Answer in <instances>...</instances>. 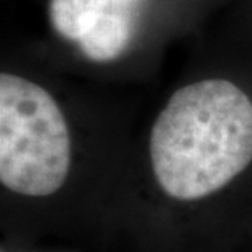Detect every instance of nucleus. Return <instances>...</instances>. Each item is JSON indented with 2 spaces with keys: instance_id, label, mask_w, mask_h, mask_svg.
Here are the masks:
<instances>
[{
  "instance_id": "obj_1",
  "label": "nucleus",
  "mask_w": 252,
  "mask_h": 252,
  "mask_svg": "<svg viewBox=\"0 0 252 252\" xmlns=\"http://www.w3.org/2000/svg\"><path fill=\"white\" fill-rule=\"evenodd\" d=\"M149 156L165 193L205 198L252 162V100L226 79L175 90L151 129Z\"/></svg>"
},
{
  "instance_id": "obj_2",
  "label": "nucleus",
  "mask_w": 252,
  "mask_h": 252,
  "mask_svg": "<svg viewBox=\"0 0 252 252\" xmlns=\"http://www.w3.org/2000/svg\"><path fill=\"white\" fill-rule=\"evenodd\" d=\"M70 167V134L54 97L12 72L0 74V180L27 196L53 195Z\"/></svg>"
}]
</instances>
